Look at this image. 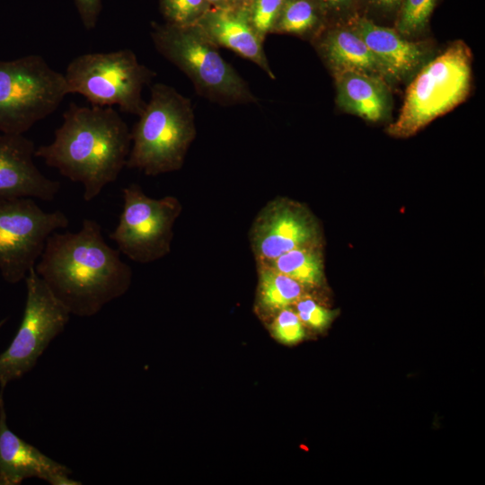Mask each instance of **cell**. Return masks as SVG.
<instances>
[{
    "label": "cell",
    "mask_w": 485,
    "mask_h": 485,
    "mask_svg": "<svg viewBox=\"0 0 485 485\" xmlns=\"http://www.w3.org/2000/svg\"><path fill=\"white\" fill-rule=\"evenodd\" d=\"M151 39L155 49L190 78L198 95L224 106L258 102L248 83L198 24L154 23Z\"/></svg>",
    "instance_id": "277c9868"
},
{
    "label": "cell",
    "mask_w": 485,
    "mask_h": 485,
    "mask_svg": "<svg viewBox=\"0 0 485 485\" xmlns=\"http://www.w3.org/2000/svg\"><path fill=\"white\" fill-rule=\"evenodd\" d=\"M251 0H230L231 7L246 11Z\"/></svg>",
    "instance_id": "f1b7e54d"
},
{
    "label": "cell",
    "mask_w": 485,
    "mask_h": 485,
    "mask_svg": "<svg viewBox=\"0 0 485 485\" xmlns=\"http://www.w3.org/2000/svg\"><path fill=\"white\" fill-rule=\"evenodd\" d=\"M472 55L463 40L452 42L411 78L397 119L386 132L397 138L414 136L436 118L463 102L472 86Z\"/></svg>",
    "instance_id": "5b68a950"
},
{
    "label": "cell",
    "mask_w": 485,
    "mask_h": 485,
    "mask_svg": "<svg viewBox=\"0 0 485 485\" xmlns=\"http://www.w3.org/2000/svg\"><path fill=\"white\" fill-rule=\"evenodd\" d=\"M258 283L255 308L263 317L292 307L300 298L311 295L301 284L268 264L256 262Z\"/></svg>",
    "instance_id": "ac0fdd59"
},
{
    "label": "cell",
    "mask_w": 485,
    "mask_h": 485,
    "mask_svg": "<svg viewBox=\"0 0 485 485\" xmlns=\"http://www.w3.org/2000/svg\"><path fill=\"white\" fill-rule=\"evenodd\" d=\"M130 146V130L113 108L71 102L53 141L37 147L35 157L80 182L84 199L91 201L118 179Z\"/></svg>",
    "instance_id": "7a4b0ae2"
},
{
    "label": "cell",
    "mask_w": 485,
    "mask_h": 485,
    "mask_svg": "<svg viewBox=\"0 0 485 485\" xmlns=\"http://www.w3.org/2000/svg\"><path fill=\"white\" fill-rule=\"evenodd\" d=\"M383 66L389 84L407 82L433 57L424 41L409 40L395 29L378 25L364 17L348 22Z\"/></svg>",
    "instance_id": "4fadbf2b"
},
{
    "label": "cell",
    "mask_w": 485,
    "mask_h": 485,
    "mask_svg": "<svg viewBox=\"0 0 485 485\" xmlns=\"http://www.w3.org/2000/svg\"><path fill=\"white\" fill-rule=\"evenodd\" d=\"M68 93L85 97L91 105H117L126 113L140 115L146 101L142 92L155 73L141 64L128 48L82 54L64 74Z\"/></svg>",
    "instance_id": "8992f818"
},
{
    "label": "cell",
    "mask_w": 485,
    "mask_h": 485,
    "mask_svg": "<svg viewBox=\"0 0 485 485\" xmlns=\"http://www.w3.org/2000/svg\"><path fill=\"white\" fill-rule=\"evenodd\" d=\"M249 242L255 262L266 263L294 249L321 246L323 234L320 222L308 207L278 197L256 215Z\"/></svg>",
    "instance_id": "8fae6325"
},
{
    "label": "cell",
    "mask_w": 485,
    "mask_h": 485,
    "mask_svg": "<svg viewBox=\"0 0 485 485\" xmlns=\"http://www.w3.org/2000/svg\"><path fill=\"white\" fill-rule=\"evenodd\" d=\"M322 250V245L301 247L291 250L265 264L295 279L311 294L312 291L325 286Z\"/></svg>",
    "instance_id": "d6986e66"
},
{
    "label": "cell",
    "mask_w": 485,
    "mask_h": 485,
    "mask_svg": "<svg viewBox=\"0 0 485 485\" xmlns=\"http://www.w3.org/2000/svg\"><path fill=\"white\" fill-rule=\"evenodd\" d=\"M437 0H403L399 11L395 30L404 37L421 33L428 26Z\"/></svg>",
    "instance_id": "44dd1931"
},
{
    "label": "cell",
    "mask_w": 485,
    "mask_h": 485,
    "mask_svg": "<svg viewBox=\"0 0 485 485\" xmlns=\"http://www.w3.org/2000/svg\"><path fill=\"white\" fill-rule=\"evenodd\" d=\"M119 253L99 223L85 218L75 233L51 234L34 269L71 314L90 317L130 286L132 269Z\"/></svg>",
    "instance_id": "6da1fadb"
},
{
    "label": "cell",
    "mask_w": 485,
    "mask_h": 485,
    "mask_svg": "<svg viewBox=\"0 0 485 485\" xmlns=\"http://www.w3.org/2000/svg\"><path fill=\"white\" fill-rule=\"evenodd\" d=\"M26 300L19 329L0 354V388L21 378L36 365L52 340L65 329L71 313L31 269L25 278Z\"/></svg>",
    "instance_id": "ba28073f"
},
{
    "label": "cell",
    "mask_w": 485,
    "mask_h": 485,
    "mask_svg": "<svg viewBox=\"0 0 485 485\" xmlns=\"http://www.w3.org/2000/svg\"><path fill=\"white\" fill-rule=\"evenodd\" d=\"M68 94L64 74L40 55L0 60V133L23 135Z\"/></svg>",
    "instance_id": "52a82bcc"
},
{
    "label": "cell",
    "mask_w": 485,
    "mask_h": 485,
    "mask_svg": "<svg viewBox=\"0 0 485 485\" xmlns=\"http://www.w3.org/2000/svg\"><path fill=\"white\" fill-rule=\"evenodd\" d=\"M2 394L0 391V485H19L29 478L51 485L82 484L70 477L72 471L67 466L49 458L8 428Z\"/></svg>",
    "instance_id": "5bb4252c"
},
{
    "label": "cell",
    "mask_w": 485,
    "mask_h": 485,
    "mask_svg": "<svg viewBox=\"0 0 485 485\" xmlns=\"http://www.w3.org/2000/svg\"><path fill=\"white\" fill-rule=\"evenodd\" d=\"M285 0H251L246 10L249 22L265 40L272 33Z\"/></svg>",
    "instance_id": "d4e9b609"
},
{
    "label": "cell",
    "mask_w": 485,
    "mask_h": 485,
    "mask_svg": "<svg viewBox=\"0 0 485 485\" xmlns=\"http://www.w3.org/2000/svg\"><path fill=\"white\" fill-rule=\"evenodd\" d=\"M402 2L403 0H368L372 7L384 13L398 12Z\"/></svg>",
    "instance_id": "83f0119b"
},
{
    "label": "cell",
    "mask_w": 485,
    "mask_h": 485,
    "mask_svg": "<svg viewBox=\"0 0 485 485\" xmlns=\"http://www.w3.org/2000/svg\"><path fill=\"white\" fill-rule=\"evenodd\" d=\"M6 320H7L6 318L0 320V329H1V328L3 327V325L5 323Z\"/></svg>",
    "instance_id": "4dcf8cb0"
},
{
    "label": "cell",
    "mask_w": 485,
    "mask_h": 485,
    "mask_svg": "<svg viewBox=\"0 0 485 485\" xmlns=\"http://www.w3.org/2000/svg\"><path fill=\"white\" fill-rule=\"evenodd\" d=\"M130 131L126 167L157 176L179 171L196 137L191 101L173 87L157 83Z\"/></svg>",
    "instance_id": "3957f363"
},
{
    "label": "cell",
    "mask_w": 485,
    "mask_h": 485,
    "mask_svg": "<svg viewBox=\"0 0 485 485\" xmlns=\"http://www.w3.org/2000/svg\"><path fill=\"white\" fill-rule=\"evenodd\" d=\"M323 17L341 15L348 12L356 0H313Z\"/></svg>",
    "instance_id": "4316f807"
},
{
    "label": "cell",
    "mask_w": 485,
    "mask_h": 485,
    "mask_svg": "<svg viewBox=\"0 0 485 485\" xmlns=\"http://www.w3.org/2000/svg\"><path fill=\"white\" fill-rule=\"evenodd\" d=\"M312 40L331 73L357 70L385 80L383 66L375 54L348 25L322 29Z\"/></svg>",
    "instance_id": "e0dca14e"
},
{
    "label": "cell",
    "mask_w": 485,
    "mask_h": 485,
    "mask_svg": "<svg viewBox=\"0 0 485 485\" xmlns=\"http://www.w3.org/2000/svg\"><path fill=\"white\" fill-rule=\"evenodd\" d=\"M35 145L23 135L0 133V202L20 198L55 199L60 182L34 163Z\"/></svg>",
    "instance_id": "7c38bea8"
},
{
    "label": "cell",
    "mask_w": 485,
    "mask_h": 485,
    "mask_svg": "<svg viewBox=\"0 0 485 485\" xmlns=\"http://www.w3.org/2000/svg\"><path fill=\"white\" fill-rule=\"evenodd\" d=\"M68 225L64 212H45L31 198L0 202V273L4 280L16 284L25 279L48 236Z\"/></svg>",
    "instance_id": "30bf717a"
},
{
    "label": "cell",
    "mask_w": 485,
    "mask_h": 485,
    "mask_svg": "<svg viewBox=\"0 0 485 485\" xmlns=\"http://www.w3.org/2000/svg\"><path fill=\"white\" fill-rule=\"evenodd\" d=\"M211 8H228L231 7L230 0H207Z\"/></svg>",
    "instance_id": "f546056e"
},
{
    "label": "cell",
    "mask_w": 485,
    "mask_h": 485,
    "mask_svg": "<svg viewBox=\"0 0 485 485\" xmlns=\"http://www.w3.org/2000/svg\"><path fill=\"white\" fill-rule=\"evenodd\" d=\"M272 337L284 345H295L305 338V326L293 307L276 313L269 323Z\"/></svg>",
    "instance_id": "603a6c76"
},
{
    "label": "cell",
    "mask_w": 485,
    "mask_h": 485,
    "mask_svg": "<svg viewBox=\"0 0 485 485\" xmlns=\"http://www.w3.org/2000/svg\"><path fill=\"white\" fill-rule=\"evenodd\" d=\"M292 307L305 327L318 331L326 330L339 314V310L323 306L312 295L300 298Z\"/></svg>",
    "instance_id": "cb8c5ba5"
},
{
    "label": "cell",
    "mask_w": 485,
    "mask_h": 485,
    "mask_svg": "<svg viewBox=\"0 0 485 485\" xmlns=\"http://www.w3.org/2000/svg\"><path fill=\"white\" fill-rule=\"evenodd\" d=\"M323 17L313 0H285L273 32L314 38Z\"/></svg>",
    "instance_id": "ffe728a7"
},
{
    "label": "cell",
    "mask_w": 485,
    "mask_h": 485,
    "mask_svg": "<svg viewBox=\"0 0 485 485\" xmlns=\"http://www.w3.org/2000/svg\"><path fill=\"white\" fill-rule=\"evenodd\" d=\"M332 75L340 110L373 123L390 117L392 94L390 84L384 78L357 70H341Z\"/></svg>",
    "instance_id": "2e32d148"
},
{
    "label": "cell",
    "mask_w": 485,
    "mask_h": 485,
    "mask_svg": "<svg viewBox=\"0 0 485 485\" xmlns=\"http://www.w3.org/2000/svg\"><path fill=\"white\" fill-rule=\"evenodd\" d=\"M167 23L177 26L197 24L211 8L207 0H159Z\"/></svg>",
    "instance_id": "7402d4cb"
},
{
    "label": "cell",
    "mask_w": 485,
    "mask_h": 485,
    "mask_svg": "<svg viewBox=\"0 0 485 485\" xmlns=\"http://www.w3.org/2000/svg\"><path fill=\"white\" fill-rule=\"evenodd\" d=\"M197 24L218 48L234 51L254 63L269 78H276L264 51V40L251 25L246 11L210 8Z\"/></svg>",
    "instance_id": "9a60e30c"
},
{
    "label": "cell",
    "mask_w": 485,
    "mask_h": 485,
    "mask_svg": "<svg viewBox=\"0 0 485 485\" xmlns=\"http://www.w3.org/2000/svg\"><path fill=\"white\" fill-rule=\"evenodd\" d=\"M123 208L110 238L119 252L146 264L171 251L174 224L182 206L174 196L153 198L136 183L123 188Z\"/></svg>",
    "instance_id": "9c48e42d"
},
{
    "label": "cell",
    "mask_w": 485,
    "mask_h": 485,
    "mask_svg": "<svg viewBox=\"0 0 485 485\" xmlns=\"http://www.w3.org/2000/svg\"><path fill=\"white\" fill-rule=\"evenodd\" d=\"M84 27L91 31L95 28L102 5V0H74Z\"/></svg>",
    "instance_id": "484cf974"
}]
</instances>
